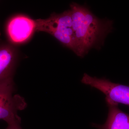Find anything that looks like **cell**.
<instances>
[{
  "label": "cell",
  "instance_id": "cell-1",
  "mask_svg": "<svg viewBox=\"0 0 129 129\" xmlns=\"http://www.w3.org/2000/svg\"><path fill=\"white\" fill-rule=\"evenodd\" d=\"M72 25L83 57L90 48H98L104 44L107 35L112 30L113 22L101 19L85 7L75 3L70 5Z\"/></svg>",
  "mask_w": 129,
  "mask_h": 129
},
{
  "label": "cell",
  "instance_id": "cell-2",
  "mask_svg": "<svg viewBox=\"0 0 129 129\" xmlns=\"http://www.w3.org/2000/svg\"><path fill=\"white\" fill-rule=\"evenodd\" d=\"M36 31L50 34L80 56V50L72 25L70 9L60 14L52 13L48 18L36 20Z\"/></svg>",
  "mask_w": 129,
  "mask_h": 129
},
{
  "label": "cell",
  "instance_id": "cell-3",
  "mask_svg": "<svg viewBox=\"0 0 129 129\" xmlns=\"http://www.w3.org/2000/svg\"><path fill=\"white\" fill-rule=\"evenodd\" d=\"M81 82L103 93L107 105L122 104L129 107V85L113 83L106 78L92 77L86 73L83 75Z\"/></svg>",
  "mask_w": 129,
  "mask_h": 129
},
{
  "label": "cell",
  "instance_id": "cell-4",
  "mask_svg": "<svg viewBox=\"0 0 129 129\" xmlns=\"http://www.w3.org/2000/svg\"><path fill=\"white\" fill-rule=\"evenodd\" d=\"M14 88L13 79L0 84V119L7 124L21 120L18 112L23 110L26 106L22 97L13 94Z\"/></svg>",
  "mask_w": 129,
  "mask_h": 129
},
{
  "label": "cell",
  "instance_id": "cell-5",
  "mask_svg": "<svg viewBox=\"0 0 129 129\" xmlns=\"http://www.w3.org/2000/svg\"><path fill=\"white\" fill-rule=\"evenodd\" d=\"M36 29V20L23 15L13 16L8 20L5 30L9 44H19L27 41Z\"/></svg>",
  "mask_w": 129,
  "mask_h": 129
},
{
  "label": "cell",
  "instance_id": "cell-6",
  "mask_svg": "<svg viewBox=\"0 0 129 129\" xmlns=\"http://www.w3.org/2000/svg\"><path fill=\"white\" fill-rule=\"evenodd\" d=\"M17 54L13 45L0 41V84L13 79Z\"/></svg>",
  "mask_w": 129,
  "mask_h": 129
},
{
  "label": "cell",
  "instance_id": "cell-7",
  "mask_svg": "<svg viewBox=\"0 0 129 129\" xmlns=\"http://www.w3.org/2000/svg\"><path fill=\"white\" fill-rule=\"evenodd\" d=\"M108 115L103 124L92 123V126L98 129H129V114L125 113L118 105H107Z\"/></svg>",
  "mask_w": 129,
  "mask_h": 129
},
{
  "label": "cell",
  "instance_id": "cell-8",
  "mask_svg": "<svg viewBox=\"0 0 129 129\" xmlns=\"http://www.w3.org/2000/svg\"><path fill=\"white\" fill-rule=\"evenodd\" d=\"M20 122L21 120H18L9 123L6 129H22L20 126Z\"/></svg>",
  "mask_w": 129,
  "mask_h": 129
},
{
  "label": "cell",
  "instance_id": "cell-9",
  "mask_svg": "<svg viewBox=\"0 0 129 129\" xmlns=\"http://www.w3.org/2000/svg\"><path fill=\"white\" fill-rule=\"evenodd\" d=\"M1 32H0V36H1Z\"/></svg>",
  "mask_w": 129,
  "mask_h": 129
}]
</instances>
